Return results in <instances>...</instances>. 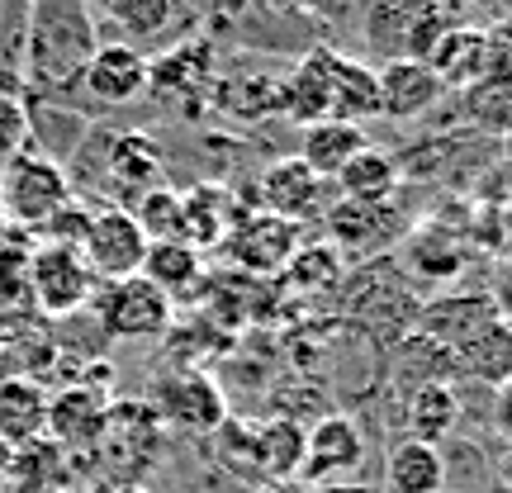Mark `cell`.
<instances>
[{"label":"cell","mask_w":512,"mask_h":493,"mask_svg":"<svg viewBox=\"0 0 512 493\" xmlns=\"http://www.w3.org/2000/svg\"><path fill=\"white\" fill-rule=\"evenodd\" d=\"M29 76L38 86H72L81 81L95 43V24L86 0H34L29 10Z\"/></svg>","instance_id":"obj_1"},{"label":"cell","mask_w":512,"mask_h":493,"mask_svg":"<svg viewBox=\"0 0 512 493\" xmlns=\"http://www.w3.org/2000/svg\"><path fill=\"white\" fill-rule=\"evenodd\" d=\"M456 24H465V0H366L361 38L384 62H427Z\"/></svg>","instance_id":"obj_2"},{"label":"cell","mask_w":512,"mask_h":493,"mask_svg":"<svg viewBox=\"0 0 512 493\" xmlns=\"http://www.w3.org/2000/svg\"><path fill=\"white\" fill-rule=\"evenodd\" d=\"M67 204H72V181L53 157H38V152L24 147L19 157L0 166V214H5L10 228L38 233Z\"/></svg>","instance_id":"obj_3"},{"label":"cell","mask_w":512,"mask_h":493,"mask_svg":"<svg viewBox=\"0 0 512 493\" xmlns=\"http://www.w3.org/2000/svg\"><path fill=\"white\" fill-rule=\"evenodd\" d=\"M91 309L100 332L114 337V342H152V337L171 332V299L157 285H147L143 275L95 285Z\"/></svg>","instance_id":"obj_4"},{"label":"cell","mask_w":512,"mask_h":493,"mask_svg":"<svg viewBox=\"0 0 512 493\" xmlns=\"http://www.w3.org/2000/svg\"><path fill=\"white\" fill-rule=\"evenodd\" d=\"M147 403L157 408L162 427H176V432H190V437H209L228 422V399H223L219 380L200 366H185L176 375L157 380Z\"/></svg>","instance_id":"obj_5"},{"label":"cell","mask_w":512,"mask_h":493,"mask_svg":"<svg viewBox=\"0 0 512 493\" xmlns=\"http://www.w3.org/2000/svg\"><path fill=\"white\" fill-rule=\"evenodd\" d=\"M91 299H95V275L86 271L81 252L38 242L34 256H29V304L43 318H72V313L91 309Z\"/></svg>","instance_id":"obj_6"},{"label":"cell","mask_w":512,"mask_h":493,"mask_svg":"<svg viewBox=\"0 0 512 493\" xmlns=\"http://www.w3.org/2000/svg\"><path fill=\"white\" fill-rule=\"evenodd\" d=\"M143 256H147V233L138 228L133 209L110 204V209L91 214V233L81 242V261H86V271L95 275V285L138 275L143 271Z\"/></svg>","instance_id":"obj_7"},{"label":"cell","mask_w":512,"mask_h":493,"mask_svg":"<svg viewBox=\"0 0 512 493\" xmlns=\"http://www.w3.org/2000/svg\"><path fill=\"white\" fill-rule=\"evenodd\" d=\"M299 228L304 223H290L280 219V214H266V209H247L238 223H233V233L223 238L228 256H233V266L247 275H280L285 271V261L299 252Z\"/></svg>","instance_id":"obj_8"},{"label":"cell","mask_w":512,"mask_h":493,"mask_svg":"<svg viewBox=\"0 0 512 493\" xmlns=\"http://www.w3.org/2000/svg\"><path fill=\"white\" fill-rule=\"evenodd\" d=\"M361 460H366V441L356 432V422L347 413H328V418H318L304 432V465H299V475L309 484H318V489H332L347 475H356Z\"/></svg>","instance_id":"obj_9"},{"label":"cell","mask_w":512,"mask_h":493,"mask_svg":"<svg viewBox=\"0 0 512 493\" xmlns=\"http://www.w3.org/2000/svg\"><path fill=\"white\" fill-rule=\"evenodd\" d=\"M105 413H110V399L100 389H86V384L57 389L48 399L43 437L53 441L57 451H95L100 437H105Z\"/></svg>","instance_id":"obj_10"},{"label":"cell","mask_w":512,"mask_h":493,"mask_svg":"<svg viewBox=\"0 0 512 493\" xmlns=\"http://www.w3.org/2000/svg\"><path fill=\"white\" fill-rule=\"evenodd\" d=\"M81 86L105 110L128 105L147 91V57L133 43H100L86 62V72H81Z\"/></svg>","instance_id":"obj_11"},{"label":"cell","mask_w":512,"mask_h":493,"mask_svg":"<svg viewBox=\"0 0 512 493\" xmlns=\"http://www.w3.org/2000/svg\"><path fill=\"white\" fill-rule=\"evenodd\" d=\"M280 114L304 128L332 119V48H313L280 76Z\"/></svg>","instance_id":"obj_12"},{"label":"cell","mask_w":512,"mask_h":493,"mask_svg":"<svg viewBox=\"0 0 512 493\" xmlns=\"http://www.w3.org/2000/svg\"><path fill=\"white\" fill-rule=\"evenodd\" d=\"M256 209H266V214H280V219L290 223H304L309 214L323 209V181L313 176L309 166L299 162V157H280L261 171V181H256Z\"/></svg>","instance_id":"obj_13"},{"label":"cell","mask_w":512,"mask_h":493,"mask_svg":"<svg viewBox=\"0 0 512 493\" xmlns=\"http://www.w3.org/2000/svg\"><path fill=\"white\" fill-rule=\"evenodd\" d=\"M494 318H503V313L494 309L489 294H451V299H437V304H427V309L418 313V328H422V337H432L437 347H446L456 356V351L465 347L470 337H479Z\"/></svg>","instance_id":"obj_14"},{"label":"cell","mask_w":512,"mask_h":493,"mask_svg":"<svg viewBox=\"0 0 512 493\" xmlns=\"http://www.w3.org/2000/svg\"><path fill=\"white\" fill-rule=\"evenodd\" d=\"M380 114L384 119H418L437 105L446 86L427 62H384L380 72Z\"/></svg>","instance_id":"obj_15"},{"label":"cell","mask_w":512,"mask_h":493,"mask_svg":"<svg viewBox=\"0 0 512 493\" xmlns=\"http://www.w3.org/2000/svg\"><path fill=\"white\" fill-rule=\"evenodd\" d=\"M48 399L53 394L34 375H5L0 380V441L10 451L43 437V427H48Z\"/></svg>","instance_id":"obj_16"},{"label":"cell","mask_w":512,"mask_h":493,"mask_svg":"<svg viewBox=\"0 0 512 493\" xmlns=\"http://www.w3.org/2000/svg\"><path fill=\"white\" fill-rule=\"evenodd\" d=\"M427 67L437 72V81L451 91H465L475 86L479 76L489 72V34L484 29H470V24H456L437 38V48L427 53Z\"/></svg>","instance_id":"obj_17"},{"label":"cell","mask_w":512,"mask_h":493,"mask_svg":"<svg viewBox=\"0 0 512 493\" xmlns=\"http://www.w3.org/2000/svg\"><path fill=\"white\" fill-rule=\"evenodd\" d=\"M384 489L389 493H441L446 489V456L441 446L403 437L384 456Z\"/></svg>","instance_id":"obj_18"},{"label":"cell","mask_w":512,"mask_h":493,"mask_svg":"<svg viewBox=\"0 0 512 493\" xmlns=\"http://www.w3.org/2000/svg\"><path fill=\"white\" fill-rule=\"evenodd\" d=\"M105 181L124 195H138L143 200L147 190H162L166 185V166L162 152L147 133H124L110 143V157H105Z\"/></svg>","instance_id":"obj_19"},{"label":"cell","mask_w":512,"mask_h":493,"mask_svg":"<svg viewBox=\"0 0 512 493\" xmlns=\"http://www.w3.org/2000/svg\"><path fill=\"white\" fill-rule=\"evenodd\" d=\"M181 204L190 247H219L233 233V223L247 214V209H238L233 190H223V185H190V190H181Z\"/></svg>","instance_id":"obj_20"},{"label":"cell","mask_w":512,"mask_h":493,"mask_svg":"<svg viewBox=\"0 0 512 493\" xmlns=\"http://www.w3.org/2000/svg\"><path fill=\"white\" fill-rule=\"evenodd\" d=\"M366 147V128L347 124V119H318L304 128V147H299V162L309 166L318 181H337V171Z\"/></svg>","instance_id":"obj_21"},{"label":"cell","mask_w":512,"mask_h":493,"mask_svg":"<svg viewBox=\"0 0 512 493\" xmlns=\"http://www.w3.org/2000/svg\"><path fill=\"white\" fill-rule=\"evenodd\" d=\"M138 275L176 304V299H185V294H195L204 285V256L190 242H147L143 271Z\"/></svg>","instance_id":"obj_22"},{"label":"cell","mask_w":512,"mask_h":493,"mask_svg":"<svg viewBox=\"0 0 512 493\" xmlns=\"http://www.w3.org/2000/svg\"><path fill=\"white\" fill-rule=\"evenodd\" d=\"M456 418H460V399H456V389H451V380H418L408 403H403L408 437L432 441V446H441V441L456 432Z\"/></svg>","instance_id":"obj_23"},{"label":"cell","mask_w":512,"mask_h":493,"mask_svg":"<svg viewBox=\"0 0 512 493\" xmlns=\"http://www.w3.org/2000/svg\"><path fill=\"white\" fill-rule=\"evenodd\" d=\"M332 119H347V124L380 119V76L337 48H332Z\"/></svg>","instance_id":"obj_24"},{"label":"cell","mask_w":512,"mask_h":493,"mask_svg":"<svg viewBox=\"0 0 512 493\" xmlns=\"http://www.w3.org/2000/svg\"><path fill=\"white\" fill-rule=\"evenodd\" d=\"M394 185H399V162L375 143H366L337 171V190H342L347 204H370V209H375V204H389Z\"/></svg>","instance_id":"obj_25"},{"label":"cell","mask_w":512,"mask_h":493,"mask_svg":"<svg viewBox=\"0 0 512 493\" xmlns=\"http://www.w3.org/2000/svg\"><path fill=\"white\" fill-rule=\"evenodd\" d=\"M456 370L484 384H508L512 380V318H494L479 337H470L456 351Z\"/></svg>","instance_id":"obj_26"},{"label":"cell","mask_w":512,"mask_h":493,"mask_svg":"<svg viewBox=\"0 0 512 493\" xmlns=\"http://www.w3.org/2000/svg\"><path fill=\"white\" fill-rule=\"evenodd\" d=\"M304 432L309 427H299L294 418H266L261 427H252V465L275 479L299 475V465H304Z\"/></svg>","instance_id":"obj_27"},{"label":"cell","mask_w":512,"mask_h":493,"mask_svg":"<svg viewBox=\"0 0 512 493\" xmlns=\"http://www.w3.org/2000/svg\"><path fill=\"white\" fill-rule=\"evenodd\" d=\"M214 105L233 119H266L280 114V76H219Z\"/></svg>","instance_id":"obj_28"},{"label":"cell","mask_w":512,"mask_h":493,"mask_svg":"<svg viewBox=\"0 0 512 493\" xmlns=\"http://www.w3.org/2000/svg\"><path fill=\"white\" fill-rule=\"evenodd\" d=\"M342 266H347V256L337 252L332 242H299V252L285 261L280 280H285L294 294L332 290V285L342 280Z\"/></svg>","instance_id":"obj_29"},{"label":"cell","mask_w":512,"mask_h":493,"mask_svg":"<svg viewBox=\"0 0 512 493\" xmlns=\"http://www.w3.org/2000/svg\"><path fill=\"white\" fill-rule=\"evenodd\" d=\"M209 43H185V48H171L166 57H157V62H147V86L157 95H176V91H195L204 76H209Z\"/></svg>","instance_id":"obj_30"},{"label":"cell","mask_w":512,"mask_h":493,"mask_svg":"<svg viewBox=\"0 0 512 493\" xmlns=\"http://www.w3.org/2000/svg\"><path fill=\"white\" fill-rule=\"evenodd\" d=\"M138 228L147 233V242H185V204H181V190H147L138 209H133Z\"/></svg>","instance_id":"obj_31"},{"label":"cell","mask_w":512,"mask_h":493,"mask_svg":"<svg viewBox=\"0 0 512 493\" xmlns=\"http://www.w3.org/2000/svg\"><path fill=\"white\" fill-rule=\"evenodd\" d=\"M465 110L489 133H512V76H479L465 86Z\"/></svg>","instance_id":"obj_32"},{"label":"cell","mask_w":512,"mask_h":493,"mask_svg":"<svg viewBox=\"0 0 512 493\" xmlns=\"http://www.w3.org/2000/svg\"><path fill=\"white\" fill-rule=\"evenodd\" d=\"M110 15L133 38H157L171 24V0H110Z\"/></svg>","instance_id":"obj_33"},{"label":"cell","mask_w":512,"mask_h":493,"mask_svg":"<svg viewBox=\"0 0 512 493\" xmlns=\"http://www.w3.org/2000/svg\"><path fill=\"white\" fill-rule=\"evenodd\" d=\"M86 233H91V209H81V204H67V209H57L53 219L38 228L34 238L48 242V247H72V252H81V242H86Z\"/></svg>","instance_id":"obj_34"},{"label":"cell","mask_w":512,"mask_h":493,"mask_svg":"<svg viewBox=\"0 0 512 493\" xmlns=\"http://www.w3.org/2000/svg\"><path fill=\"white\" fill-rule=\"evenodd\" d=\"M29 138H34V119L19 105V95L15 91L0 95V166L10 162V157H19L29 147Z\"/></svg>","instance_id":"obj_35"},{"label":"cell","mask_w":512,"mask_h":493,"mask_svg":"<svg viewBox=\"0 0 512 493\" xmlns=\"http://www.w3.org/2000/svg\"><path fill=\"white\" fill-rule=\"evenodd\" d=\"M494 432L512 446V380L498 384V394H494Z\"/></svg>","instance_id":"obj_36"},{"label":"cell","mask_w":512,"mask_h":493,"mask_svg":"<svg viewBox=\"0 0 512 493\" xmlns=\"http://www.w3.org/2000/svg\"><path fill=\"white\" fill-rule=\"evenodd\" d=\"M465 5H475V10H484V15L498 19V24H503V19H512V0H465Z\"/></svg>","instance_id":"obj_37"},{"label":"cell","mask_w":512,"mask_h":493,"mask_svg":"<svg viewBox=\"0 0 512 493\" xmlns=\"http://www.w3.org/2000/svg\"><path fill=\"white\" fill-rule=\"evenodd\" d=\"M10 460H15V451H10V446H5V441H0V484H5V479H10Z\"/></svg>","instance_id":"obj_38"},{"label":"cell","mask_w":512,"mask_h":493,"mask_svg":"<svg viewBox=\"0 0 512 493\" xmlns=\"http://www.w3.org/2000/svg\"><path fill=\"white\" fill-rule=\"evenodd\" d=\"M498 479H503V484H508V489H512V446H508V456L498 460Z\"/></svg>","instance_id":"obj_39"},{"label":"cell","mask_w":512,"mask_h":493,"mask_svg":"<svg viewBox=\"0 0 512 493\" xmlns=\"http://www.w3.org/2000/svg\"><path fill=\"white\" fill-rule=\"evenodd\" d=\"M105 493H152V489H143V484H114V489H105Z\"/></svg>","instance_id":"obj_40"},{"label":"cell","mask_w":512,"mask_h":493,"mask_svg":"<svg viewBox=\"0 0 512 493\" xmlns=\"http://www.w3.org/2000/svg\"><path fill=\"white\" fill-rule=\"evenodd\" d=\"M57 493H81V489H57Z\"/></svg>","instance_id":"obj_41"},{"label":"cell","mask_w":512,"mask_h":493,"mask_svg":"<svg viewBox=\"0 0 512 493\" xmlns=\"http://www.w3.org/2000/svg\"><path fill=\"white\" fill-rule=\"evenodd\" d=\"M0 233H5V214H0Z\"/></svg>","instance_id":"obj_42"}]
</instances>
